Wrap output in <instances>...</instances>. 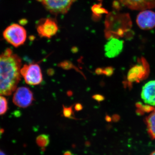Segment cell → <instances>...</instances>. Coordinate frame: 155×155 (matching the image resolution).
<instances>
[{
	"label": "cell",
	"mask_w": 155,
	"mask_h": 155,
	"mask_svg": "<svg viewBox=\"0 0 155 155\" xmlns=\"http://www.w3.org/2000/svg\"><path fill=\"white\" fill-rule=\"evenodd\" d=\"M96 74L98 75H101L104 74V69L101 68H98L96 69L95 71Z\"/></svg>",
	"instance_id": "obj_19"
},
{
	"label": "cell",
	"mask_w": 155,
	"mask_h": 155,
	"mask_svg": "<svg viewBox=\"0 0 155 155\" xmlns=\"http://www.w3.org/2000/svg\"><path fill=\"white\" fill-rule=\"evenodd\" d=\"M148 131L152 138L155 139V110L146 119Z\"/></svg>",
	"instance_id": "obj_11"
},
{
	"label": "cell",
	"mask_w": 155,
	"mask_h": 155,
	"mask_svg": "<svg viewBox=\"0 0 155 155\" xmlns=\"http://www.w3.org/2000/svg\"><path fill=\"white\" fill-rule=\"evenodd\" d=\"M33 93L26 87H21L14 91L13 102L20 108H27L31 105L34 101Z\"/></svg>",
	"instance_id": "obj_4"
},
{
	"label": "cell",
	"mask_w": 155,
	"mask_h": 155,
	"mask_svg": "<svg viewBox=\"0 0 155 155\" xmlns=\"http://www.w3.org/2000/svg\"><path fill=\"white\" fill-rule=\"evenodd\" d=\"M92 98L94 100H95L98 103L101 102L105 100L104 97L99 94H95L93 96Z\"/></svg>",
	"instance_id": "obj_17"
},
{
	"label": "cell",
	"mask_w": 155,
	"mask_h": 155,
	"mask_svg": "<svg viewBox=\"0 0 155 155\" xmlns=\"http://www.w3.org/2000/svg\"><path fill=\"white\" fill-rule=\"evenodd\" d=\"M46 9L54 14L67 13L75 0H38Z\"/></svg>",
	"instance_id": "obj_5"
},
{
	"label": "cell",
	"mask_w": 155,
	"mask_h": 155,
	"mask_svg": "<svg viewBox=\"0 0 155 155\" xmlns=\"http://www.w3.org/2000/svg\"><path fill=\"white\" fill-rule=\"evenodd\" d=\"M104 46L105 55L109 58L119 56L123 50L124 42L116 38H111Z\"/></svg>",
	"instance_id": "obj_7"
},
{
	"label": "cell",
	"mask_w": 155,
	"mask_h": 155,
	"mask_svg": "<svg viewBox=\"0 0 155 155\" xmlns=\"http://www.w3.org/2000/svg\"><path fill=\"white\" fill-rule=\"evenodd\" d=\"M3 35L6 41L16 48L24 44L27 38L25 28L21 25L15 23L6 28Z\"/></svg>",
	"instance_id": "obj_2"
},
{
	"label": "cell",
	"mask_w": 155,
	"mask_h": 155,
	"mask_svg": "<svg viewBox=\"0 0 155 155\" xmlns=\"http://www.w3.org/2000/svg\"><path fill=\"white\" fill-rule=\"evenodd\" d=\"M22 61L10 49L0 54V95L9 96L17 88L21 80Z\"/></svg>",
	"instance_id": "obj_1"
},
{
	"label": "cell",
	"mask_w": 155,
	"mask_h": 155,
	"mask_svg": "<svg viewBox=\"0 0 155 155\" xmlns=\"http://www.w3.org/2000/svg\"><path fill=\"white\" fill-rule=\"evenodd\" d=\"M141 97L145 104L155 107V80L150 81L143 87Z\"/></svg>",
	"instance_id": "obj_10"
},
{
	"label": "cell",
	"mask_w": 155,
	"mask_h": 155,
	"mask_svg": "<svg viewBox=\"0 0 155 155\" xmlns=\"http://www.w3.org/2000/svg\"><path fill=\"white\" fill-rule=\"evenodd\" d=\"M4 130L2 128L0 127V138L2 137V135L4 133Z\"/></svg>",
	"instance_id": "obj_22"
},
{
	"label": "cell",
	"mask_w": 155,
	"mask_h": 155,
	"mask_svg": "<svg viewBox=\"0 0 155 155\" xmlns=\"http://www.w3.org/2000/svg\"><path fill=\"white\" fill-rule=\"evenodd\" d=\"M58 67H61V68L65 69V70H70L71 69H74L77 71L78 72L81 73L82 75H83V73H81V72L78 69V68L75 67V65L70 61H62L61 63H59L58 64Z\"/></svg>",
	"instance_id": "obj_13"
},
{
	"label": "cell",
	"mask_w": 155,
	"mask_h": 155,
	"mask_svg": "<svg viewBox=\"0 0 155 155\" xmlns=\"http://www.w3.org/2000/svg\"><path fill=\"white\" fill-rule=\"evenodd\" d=\"M136 22L141 29H152L155 27V12L150 10L142 11L137 15Z\"/></svg>",
	"instance_id": "obj_6"
},
{
	"label": "cell",
	"mask_w": 155,
	"mask_h": 155,
	"mask_svg": "<svg viewBox=\"0 0 155 155\" xmlns=\"http://www.w3.org/2000/svg\"><path fill=\"white\" fill-rule=\"evenodd\" d=\"M20 73L25 83L29 85H38L42 81V74L38 64H25L21 67Z\"/></svg>",
	"instance_id": "obj_3"
},
{
	"label": "cell",
	"mask_w": 155,
	"mask_h": 155,
	"mask_svg": "<svg viewBox=\"0 0 155 155\" xmlns=\"http://www.w3.org/2000/svg\"><path fill=\"white\" fill-rule=\"evenodd\" d=\"M63 114L66 118L76 119L73 111V106L67 107L63 105Z\"/></svg>",
	"instance_id": "obj_15"
},
{
	"label": "cell",
	"mask_w": 155,
	"mask_h": 155,
	"mask_svg": "<svg viewBox=\"0 0 155 155\" xmlns=\"http://www.w3.org/2000/svg\"><path fill=\"white\" fill-rule=\"evenodd\" d=\"M58 30L55 21L51 19H47L37 27V31L41 37L51 38L55 35Z\"/></svg>",
	"instance_id": "obj_9"
},
{
	"label": "cell",
	"mask_w": 155,
	"mask_h": 155,
	"mask_svg": "<svg viewBox=\"0 0 155 155\" xmlns=\"http://www.w3.org/2000/svg\"><path fill=\"white\" fill-rule=\"evenodd\" d=\"M106 120H107V121H108V122H109V121H110L111 120L110 118V117L108 116H106Z\"/></svg>",
	"instance_id": "obj_23"
},
{
	"label": "cell",
	"mask_w": 155,
	"mask_h": 155,
	"mask_svg": "<svg viewBox=\"0 0 155 155\" xmlns=\"http://www.w3.org/2000/svg\"><path fill=\"white\" fill-rule=\"evenodd\" d=\"M74 109L76 111H80L83 109V106L81 104L79 103H78L75 105V107H74Z\"/></svg>",
	"instance_id": "obj_18"
},
{
	"label": "cell",
	"mask_w": 155,
	"mask_h": 155,
	"mask_svg": "<svg viewBox=\"0 0 155 155\" xmlns=\"http://www.w3.org/2000/svg\"><path fill=\"white\" fill-rule=\"evenodd\" d=\"M128 8L135 11H144L155 8V0H118Z\"/></svg>",
	"instance_id": "obj_8"
},
{
	"label": "cell",
	"mask_w": 155,
	"mask_h": 155,
	"mask_svg": "<svg viewBox=\"0 0 155 155\" xmlns=\"http://www.w3.org/2000/svg\"><path fill=\"white\" fill-rule=\"evenodd\" d=\"M47 73L49 76H52L54 74V70L53 69H49L47 70Z\"/></svg>",
	"instance_id": "obj_20"
},
{
	"label": "cell",
	"mask_w": 155,
	"mask_h": 155,
	"mask_svg": "<svg viewBox=\"0 0 155 155\" xmlns=\"http://www.w3.org/2000/svg\"><path fill=\"white\" fill-rule=\"evenodd\" d=\"M114 72V69L111 67H107L104 69V74L106 76H111Z\"/></svg>",
	"instance_id": "obj_16"
},
{
	"label": "cell",
	"mask_w": 155,
	"mask_h": 155,
	"mask_svg": "<svg viewBox=\"0 0 155 155\" xmlns=\"http://www.w3.org/2000/svg\"><path fill=\"white\" fill-rule=\"evenodd\" d=\"M64 155H73V154L72 152L69 150H67L64 153Z\"/></svg>",
	"instance_id": "obj_21"
},
{
	"label": "cell",
	"mask_w": 155,
	"mask_h": 155,
	"mask_svg": "<svg viewBox=\"0 0 155 155\" xmlns=\"http://www.w3.org/2000/svg\"><path fill=\"white\" fill-rule=\"evenodd\" d=\"M50 142L49 136L48 134H41L38 136L36 138L37 144L41 147H47L49 144Z\"/></svg>",
	"instance_id": "obj_12"
},
{
	"label": "cell",
	"mask_w": 155,
	"mask_h": 155,
	"mask_svg": "<svg viewBox=\"0 0 155 155\" xmlns=\"http://www.w3.org/2000/svg\"><path fill=\"white\" fill-rule=\"evenodd\" d=\"M8 109V101L5 97L0 95V116L5 114Z\"/></svg>",
	"instance_id": "obj_14"
},
{
	"label": "cell",
	"mask_w": 155,
	"mask_h": 155,
	"mask_svg": "<svg viewBox=\"0 0 155 155\" xmlns=\"http://www.w3.org/2000/svg\"><path fill=\"white\" fill-rule=\"evenodd\" d=\"M150 155H155V151L153 152Z\"/></svg>",
	"instance_id": "obj_25"
},
{
	"label": "cell",
	"mask_w": 155,
	"mask_h": 155,
	"mask_svg": "<svg viewBox=\"0 0 155 155\" xmlns=\"http://www.w3.org/2000/svg\"><path fill=\"white\" fill-rule=\"evenodd\" d=\"M0 155H6L5 154V153L3 152L1 150H0Z\"/></svg>",
	"instance_id": "obj_24"
}]
</instances>
